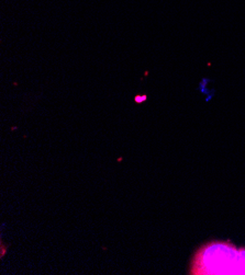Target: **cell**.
Returning <instances> with one entry per match:
<instances>
[{
    "label": "cell",
    "mask_w": 245,
    "mask_h": 275,
    "mask_svg": "<svg viewBox=\"0 0 245 275\" xmlns=\"http://www.w3.org/2000/svg\"><path fill=\"white\" fill-rule=\"evenodd\" d=\"M210 82L209 79H203L200 82V90L202 93H206L208 97V100L211 99V97L213 95V93H210V89L208 88V83Z\"/></svg>",
    "instance_id": "obj_2"
},
{
    "label": "cell",
    "mask_w": 245,
    "mask_h": 275,
    "mask_svg": "<svg viewBox=\"0 0 245 275\" xmlns=\"http://www.w3.org/2000/svg\"><path fill=\"white\" fill-rule=\"evenodd\" d=\"M145 98H146L145 95H144V97H136V101H138V102H141V101L145 100Z\"/></svg>",
    "instance_id": "obj_3"
},
{
    "label": "cell",
    "mask_w": 245,
    "mask_h": 275,
    "mask_svg": "<svg viewBox=\"0 0 245 275\" xmlns=\"http://www.w3.org/2000/svg\"><path fill=\"white\" fill-rule=\"evenodd\" d=\"M191 274H244L245 248H237L224 241H213L196 253Z\"/></svg>",
    "instance_id": "obj_1"
}]
</instances>
